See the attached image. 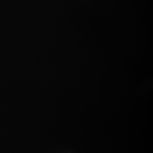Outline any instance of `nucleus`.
Segmentation results:
<instances>
[]
</instances>
